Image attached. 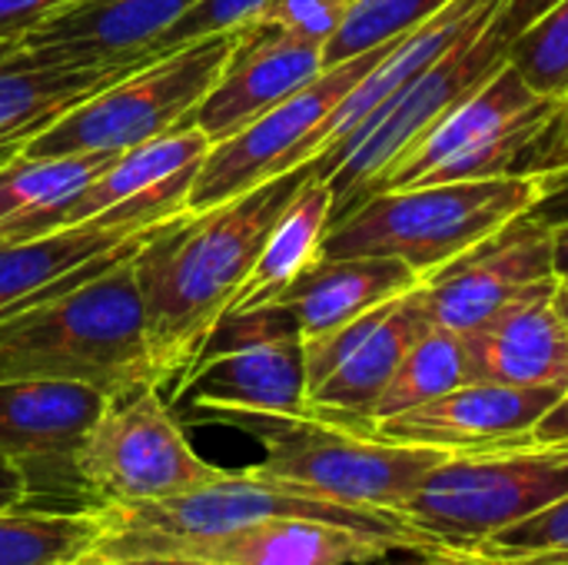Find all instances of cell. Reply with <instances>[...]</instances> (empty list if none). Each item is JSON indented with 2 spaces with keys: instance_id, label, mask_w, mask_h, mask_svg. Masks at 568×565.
Segmentation results:
<instances>
[{
  "instance_id": "36",
  "label": "cell",
  "mask_w": 568,
  "mask_h": 565,
  "mask_svg": "<svg viewBox=\"0 0 568 565\" xmlns=\"http://www.w3.org/2000/svg\"><path fill=\"white\" fill-rule=\"evenodd\" d=\"M559 0H506V7L499 10V27L506 30V37L513 40L516 33H523L529 23H536L549 7H556Z\"/></svg>"
},
{
  "instance_id": "47",
  "label": "cell",
  "mask_w": 568,
  "mask_h": 565,
  "mask_svg": "<svg viewBox=\"0 0 568 565\" xmlns=\"http://www.w3.org/2000/svg\"><path fill=\"white\" fill-rule=\"evenodd\" d=\"M13 143H17V140H13Z\"/></svg>"
},
{
  "instance_id": "35",
  "label": "cell",
  "mask_w": 568,
  "mask_h": 565,
  "mask_svg": "<svg viewBox=\"0 0 568 565\" xmlns=\"http://www.w3.org/2000/svg\"><path fill=\"white\" fill-rule=\"evenodd\" d=\"M549 226L568 223V163L559 170L539 173V200L532 206Z\"/></svg>"
},
{
  "instance_id": "45",
  "label": "cell",
  "mask_w": 568,
  "mask_h": 565,
  "mask_svg": "<svg viewBox=\"0 0 568 565\" xmlns=\"http://www.w3.org/2000/svg\"><path fill=\"white\" fill-rule=\"evenodd\" d=\"M17 150H20V143H13V140H0V160L13 157Z\"/></svg>"
},
{
  "instance_id": "1",
  "label": "cell",
  "mask_w": 568,
  "mask_h": 565,
  "mask_svg": "<svg viewBox=\"0 0 568 565\" xmlns=\"http://www.w3.org/2000/svg\"><path fill=\"white\" fill-rule=\"evenodd\" d=\"M313 173V160L210 210L160 223L133 253L146 346L160 390H173L216 323L233 310L273 223Z\"/></svg>"
},
{
  "instance_id": "27",
  "label": "cell",
  "mask_w": 568,
  "mask_h": 565,
  "mask_svg": "<svg viewBox=\"0 0 568 565\" xmlns=\"http://www.w3.org/2000/svg\"><path fill=\"white\" fill-rule=\"evenodd\" d=\"M103 519L87 513L0 509V565H67L100 546Z\"/></svg>"
},
{
  "instance_id": "20",
  "label": "cell",
  "mask_w": 568,
  "mask_h": 565,
  "mask_svg": "<svg viewBox=\"0 0 568 565\" xmlns=\"http://www.w3.org/2000/svg\"><path fill=\"white\" fill-rule=\"evenodd\" d=\"M196 0H70L20 47L83 67H140L146 50Z\"/></svg>"
},
{
  "instance_id": "12",
  "label": "cell",
  "mask_w": 568,
  "mask_h": 565,
  "mask_svg": "<svg viewBox=\"0 0 568 565\" xmlns=\"http://www.w3.org/2000/svg\"><path fill=\"white\" fill-rule=\"evenodd\" d=\"M403 37L373 47L353 60L329 63L313 83L246 123L240 133L210 147L196 183L190 190V210H210L236 200L266 180L296 170L320 153V133L339 103L366 80V73L399 43Z\"/></svg>"
},
{
  "instance_id": "6",
  "label": "cell",
  "mask_w": 568,
  "mask_h": 565,
  "mask_svg": "<svg viewBox=\"0 0 568 565\" xmlns=\"http://www.w3.org/2000/svg\"><path fill=\"white\" fill-rule=\"evenodd\" d=\"M559 113L562 103L539 97L523 80V73L503 60V67L486 83H479L419 140H413L373 180L366 196L396 186L536 173Z\"/></svg>"
},
{
  "instance_id": "2",
  "label": "cell",
  "mask_w": 568,
  "mask_h": 565,
  "mask_svg": "<svg viewBox=\"0 0 568 565\" xmlns=\"http://www.w3.org/2000/svg\"><path fill=\"white\" fill-rule=\"evenodd\" d=\"M0 380H73L106 396L156 383L133 256L0 320Z\"/></svg>"
},
{
  "instance_id": "46",
  "label": "cell",
  "mask_w": 568,
  "mask_h": 565,
  "mask_svg": "<svg viewBox=\"0 0 568 565\" xmlns=\"http://www.w3.org/2000/svg\"><path fill=\"white\" fill-rule=\"evenodd\" d=\"M13 47H17V43H0V57H7V53H10Z\"/></svg>"
},
{
  "instance_id": "4",
  "label": "cell",
  "mask_w": 568,
  "mask_h": 565,
  "mask_svg": "<svg viewBox=\"0 0 568 565\" xmlns=\"http://www.w3.org/2000/svg\"><path fill=\"white\" fill-rule=\"evenodd\" d=\"M536 200V173L379 190L333 220L323 256H396L426 280Z\"/></svg>"
},
{
  "instance_id": "39",
  "label": "cell",
  "mask_w": 568,
  "mask_h": 565,
  "mask_svg": "<svg viewBox=\"0 0 568 565\" xmlns=\"http://www.w3.org/2000/svg\"><path fill=\"white\" fill-rule=\"evenodd\" d=\"M23 503V480L20 473L0 456V509H13Z\"/></svg>"
},
{
  "instance_id": "14",
  "label": "cell",
  "mask_w": 568,
  "mask_h": 565,
  "mask_svg": "<svg viewBox=\"0 0 568 565\" xmlns=\"http://www.w3.org/2000/svg\"><path fill=\"white\" fill-rule=\"evenodd\" d=\"M213 140L183 123L150 143L116 153L83 190L0 226V240H37L93 220L110 223H166L190 210V190Z\"/></svg>"
},
{
  "instance_id": "44",
  "label": "cell",
  "mask_w": 568,
  "mask_h": 565,
  "mask_svg": "<svg viewBox=\"0 0 568 565\" xmlns=\"http://www.w3.org/2000/svg\"><path fill=\"white\" fill-rule=\"evenodd\" d=\"M67 565H113V559H106V556H100V553L93 549V553H87V556H80V559H73V563Z\"/></svg>"
},
{
  "instance_id": "42",
  "label": "cell",
  "mask_w": 568,
  "mask_h": 565,
  "mask_svg": "<svg viewBox=\"0 0 568 565\" xmlns=\"http://www.w3.org/2000/svg\"><path fill=\"white\" fill-rule=\"evenodd\" d=\"M409 565H489L476 556H466V553H439V556H419V563Z\"/></svg>"
},
{
  "instance_id": "5",
  "label": "cell",
  "mask_w": 568,
  "mask_h": 565,
  "mask_svg": "<svg viewBox=\"0 0 568 565\" xmlns=\"http://www.w3.org/2000/svg\"><path fill=\"white\" fill-rule=\"evenodd\" d=\"M196 423H220L253 436L263 460L250 466L263 480H276L313 496L403 516L423 480L449 456L429 446L389 443L376 433L346 430L316 416L270 413H210Z\"/></svg>"
},
{
  "instance_id": "19",
  "label": "cell",
  "mask_w": 568,
  "mask_h": 565,
  "mask_svg": "<svg viewBox=\"0 0 568 565\" xmlns=\"http://www.w3.org/2000/svg\"><path fill=\"white\" fill-rule=\"evenodd\" d=\"M160 223L93 220L37 240H0V320L133 256Z\"/></svg>"
},
{
  "instance_id": "33",
  "label": "cell",
  "mask_w": 568,
  "mask_h": 565,
  "mask_svg": "<svg viewBox=\"0 0 568 565\" xmlns=\"http://www.w3.org/2000/svg\"><path fill=\"white\" fill-rule=\"evenodd\" d=\"M353 3L356 0H270L250 23L276 27L303 43L326 50V43L339 33Z\"/></svg>"
},
{
  "instance_id": "11",
  "label": "cell",
  "mask_w": 568,
  "mask_h": 565,
  "mask_svg": "<svg viewBox=\"0 0 568 565\" xmlns=\"http://www.w3.org/2000/svg\"><path fill=\"white\" fill-rule=\"evenodd\" d=\"M506 50V30L499 27V20H489L486 27L466 33L443 60H436L409 87H403L343 143L316 157L313 163L333 183V220L349 213L366 196L373 180L413 140H419L449 107H456L479 83H486L503 67Z\"/></svg>"
},
{
  "instance_id": "13",
  "label": "cell",
  "mask_w": 568,
  "mask_h": 565,
  "mask_svg": "<svg viewBox=\"0 0 568 565\" xmlns=\"http://www.w3.org/2000/svg\"><path fill=\"white\" fill-rule=\"evenodd\" d=\"M106 393L73 380H0V456L23 480L20 509H93L83 476V443Z\"/></svg>"
},
{
  "instance_id": "15",
  "label": "cell",
  "mask_w": 568,
  "mask_h": 565,
  "mask_svg": "<svg viewBox=\"0 0 568 565\" xmlns=\"http://www.w3.org/2000/svg\"><path fill=\"white\" fill-rule=\"evenodd\" d=\"M419 286L379 310L326 333L303 340L310 416L346 430L373 433V410L393 383L406 350L429 330Z\"/></svg>"
},
{
  "instance_id": "23",
  "label": "cell",
  "mask_w": 568,
  "mask_h": 565,
  "mask_svg": "<svg viewBox=\"0 0 568 565\" xmlns=\"http://www.w3.org/2000/svg\"><path fill=\"white\" fill-rule=\"evenodd\" d=\"M423 276L396 256H320L283 296L303 340L326 336L383 303L413 293Z\"/></svg>"
},
{
  "instance_id": "38",
  "label": "cell",
  "mask_w": 568,
  "mask_h": 565,
  "mask_svg": "<svg viewBox=\"0 0 568 565\" xmlns=\"http://www.w3.org/2000/svg\"><path fill=\"white\" fill-rule=\"evenodd\" d=\"M536 443H568V390L559 396V403L539 420V426L532 430Z\"/></svg>"
},
{
  "instance_id": "16",
  "label": "cell",
  "mask_w": 568,
  "mask_h": 565,
  "mask_svg": "<svg viewBox=\"0 0 568 565\" xmlns=\"http://www.w3.org/2000/svg\"><path fill=\"white\" fill-rule=\"evenodd\" d=\"M546 280H556L552 226L529 210L426 276L419 300L433 326L466 336Z\"/></svg>"
},
{
  "instance_id": "40",
  "label": "cell",
  "mask_w": 568,
  "mask_h": 565,
  "mask_svg": "<svg viewBox=\"0 0 568 565\" xmlns=\"http://www.w3.org/2000/svg\"><path fill=\"white\" fill-rule=\"evenodd\" d=\"M113 565H226V563L196 559V556H130V559H116Z\"/></svg>"
},
{
  "instance_id": "18",
  "label": "cell",
  "mask_w": 568,
  "mask_h": 565,
  "mask_svg": "<svg viewBox=\"0 0 568 565\" xmlns=\"http://www.w3.org/2000/svg\"><path fill=\"white\" fill-rule=\"evenodd\" d=\"M323 70V47L303 43L276 27L246 23L236 30L230 57L210 93L193 110L190 123L220 143L313 83Z\"/></svg>"
},
{
  "instance_id": "26",
  "label": "cell",
  "mask_w": 568,
  "mask_h": 565,
  "mask_svg": "<svg viewBox=\"0 0 568 565\" xmlns=\"http://www.w3.org/2000/svg\"><path fill=\"white\" fill-rule=\"evenodd\" d=\"M469 380H473V363H469L466 336L443 330V326H429L406 350L393 383L379 396V403L373 410V426L379 420H389L396 413H406L413 406L439 400Z\"/></svg>"
},
{
  "instance_id": "28",
  "label": "cell",
  "mask_w": 568,
  "mask_h": 565,
  "mask_svg": "<svg viewBox=\"0 0 568 565\" xmlns=\"http://www.w3.org/2000/svg\"><path fill=\"white\" fill-rule=\"evenodd\" d=\"M113 160L116 153H70V157L13 153L0 160V226L83 190Z\"/></svg>"
},
{
  "instance_id": "32",
  "label": "cell",
  "mask_w": 568,
  "mask_h": 565,
  "mask_svg": "<svg viewBox=\"0 0 568 565\" xmlns=\"http://www.w3.org/2000/svg\"><path fill=\"white\" fill-rule=\"evenodd\" d=\"M270 0H196L150 50H146V60H156V57H166L186 43H196L203 37H213V33H230V30H240L243 23H250Z\"/></svg>"
},
{
  "instance_id": "22",
  "label": "cell",
  "mask_w": 568,
  "mask_h": 565,
  "mask_svg": "<svg viewBox=\"0 0 568 565\" xmlns=\"http://www.w3.org/2000/svg\"><path fill=\"white\" fill-rule=\"evenodd\" d=\"M403 553L396 543L323 519H266L216 539L190 543L170 556L226 565H373Z\"/></svg>"
},
{
  "instance_id": "24",
  "label": "cell",
  "mask_w": 568,
  "mask_h": 565,
  "mask_svg": "<svg viewBox=\"0 0 568 565\" xmlns=\"http://www.w3.org/2000/svg\"><path fill=\"white\" fill-rule=\"evenodd\" d=\"M130 70L133 67H83L17 43L0 57V140H30Z\"/></svg>"
},
{
  "instance_id": "41",
  "label": "cell",
  "mask_w": 568,
  "mask_h": 565,
  "mask_svg": "<svg viewBox=\"0 0 568 565\" xmlns=\"http://www.w3.org/2000/svg\"><path fill=\"white\" fill-rule=\"evenodd\" d=\"M552 250H556V276H568V223L552 226Z\"/></svg>"
},
{
  "instance_id": "21",
  "label": "cell",
  "mask_w": 568,
  "mask_h": 565,
  "mask_svg": "<svg viewBox=\"0 0 568 565\" xmlns=\"http://www.w3.org/2000/svg\"><path fill=\"white\" fill-rule=\"evenodd\" d=\"M552 290L556 280H546L466 333L473 380L566 393L568 330L556 313Z\"/></svg>"
},
{
  "instance_id": "9",
  "label": "cell",
  "mask_w": 568,
  "mask_h": 565,
  "mask_svg": "<svg viewBox=\"0 0 568 565\" xmlns=\"http://www.w3.org/2000/svg\"><path fill=\"white\" fill-rule=\"evenodd\" d=\"M170 406L193 423L210 413L310 416L303 333L293 310L286 303L230 310L173 386Z\"/></svg>"
},
{
  "instance_id": "8",
  "label": "cell",
  "mask_w": 568,
  "mask_h": 565,
  "mask_svg": "<svg viewBox=\"0 0 568 565\" xmlns=\"http://www.w3.org/2000/svg\"><path fill=\"white\" fill-rule=\"evenodd\" d=\"M566 496L568 443L526 440L446 456L423 480L403 516L436 543L469 553Z\"/></svg>"
},
{
  "instance_id": "3",
  "label": "cell",
  "mask_w": 568,
  "mask_h": 565,
  "mask_svg": "<svg viewBox=\"0 0 568 565\" xmlns=\"http://www.w3.org/2000/svg\"><path fill=\"white\" fill-rule=\"evenodd\" d=\"M103 519V536L97 553L106 559H130V556H170L190 543L216 539L233 529L266 523V519H323L349 529L373 533L379 539L396 543L403 553L416 556H439L456 553L433 536H426L419 526H413L406 516L396 513H373V509H353L323 496H313L306 490L263 480L250 466L240 473H223L220 480L160 500L143 506H116V509H97Z\"/></svg>"
},
{
  "instance_id": "10",
  "label": "cell",
  "mask_w": 568,
  "mask_h": 565,
  "mask_svg": "<svg viewBox=\"0 0 568 565\" xmlns=\"http://www.w3.org/2000/svg\"><path fill=\"white\" fill-rule=\"evenodd\" d=\"M223 473L190 446L176 410L156 383L106 396L80 453V476L93 509L160 503Z\"/></svg>"
},
{
  "instance_id": "34",
  "label": "cell",
  "mask_w": 568,
  "mask_h": 565,
  "mask_svg": "<svg viewBox=\"0 0 568 565\" xmlns=\"http://www.w3.org/2000/svg\"><path fill=\"white\" fill-rule=\"evenodd\" d=\"M63 3L70 0H0V43H20Z\"/></svg>"
},
{
  "instance_id": "31",
  "label": "cell",
  "mask_w": 568,
  "mask_h": 565,
  "mask_svg": "<svg viewBox=\"0 0 568 565\" xmlns=\"http://www.w3.org/2000/svg\"><path fill=\"white\" fill-rule=\"evenodd\" d=\"M552 549H568V496L552 503L549 509L489 536L486 543L473 546L466 556H476L489 565H503L529 559L539 553H552Z\"/></svg>"
},
{
  "instance_id": "17",
  "label": "cell",
  "mask_w": 568,
  "mask_h": 565,
  "mask_svg": "<svg viewBox=\"0 0 568 565\" xmlns=\"http://www.w3.org/2000/svg\"><path fill=\"white\" fill-rule=\"evenodd\" d=\"M562 390H529L469 380L459 390L379 420L376 436L389 443L429 446L443 453H483L532 440L539 420L559 403Z\"/></svg>"
},
{
  "instance_id": "25",
  "label": "cell",
  "mask_w": 568,
  "mask_h": 565,
  "mask_svg": "<svg viewBox=\"0 0 568 565\" xmlns=\"http://www.w3.org/2000/svg\"><path fill=\"white\" fill-rule=\"evenodd\" d=\"M333 200L329 176L313 163V173L273 223L233 310L283 303L290 286L323 256V243L333 226Z\"/></svg>"
},
{
  "instance_id": "7",
  "label": "cell",
  "mask_w": 568,
  "mask_h": 565,
  "mask_svg": "<svg viewBox=\"0 0 568 565\" xmlns=\"http://www.w3.org/2000/svg\"><path fill=\"white\" fill-rule=\"evenodd\" d=\"M236 30L186 43L166 57L133 67L100 93L87 97L30 140L17 153L70 157V153H123L190 123L200 100L216 83Z\"/></svg>"
},
{
  "instance_id": "37",
  "label": "cell",
  "mask_w": 568,
  "mask_h": 565,
  "mask_svg": "<svg viewBox=\"0 0 568 565\" xmlns=\"http://www.w3.org/2000/svg\"><path fill=\"white\" fill-rule=\"evenodd\" d=\"M568 163V100L566 107H562V113H559V120H556V127H552V133H549V140H546V147H542V157H539V163H536V176L539 173H549V170H559V167H566Z\"/></svg>"
},
{
  "instance_id": "29",
  "label": "cell",
  "mask_w": 568,
  "mask_h": 565,
  "mask_svg": "<svg viewBox=\"0 0 568 565\" xmlns=\"http://www.w3.org/2000/svg\"><path fill=\"white\" fill-rule=\"evenodd\" d=\"M453 0H356L339 27V33L326 43V67L353 60L373 47H383L396 37L413 33Z\"/></svg>"
},
{
  "instance_id": "43",
  "label": "cell",
  "mask_w": 568,
  "mask_h": 565,
  "mask_svg": "<svg viewBox=\"0 0 568 565\" xmlns=\"http://www.w3.org/2000/svg\"><path fill=\"white\" fill-rule=\"evenodd\" d=\"M552 303H556V313H559V320L566 323V330H568V276H556Z\"/></svg>"
},
{
  "instance_id": "30",
  "label": "cell",
  "mask_w": 568,
  "mask_h": 565,
  "mask_svg": "<svg viewBox=\"0 0 568 565\" xmlns=\"http://www.w3.org/2000/svg\"><path fill=\"white\" fill-rule=\"evenodd\" d=\"M506 60L546 100H568V0L549 7L536 23L509 40Z\"/></svg>"
}]
</instances>
